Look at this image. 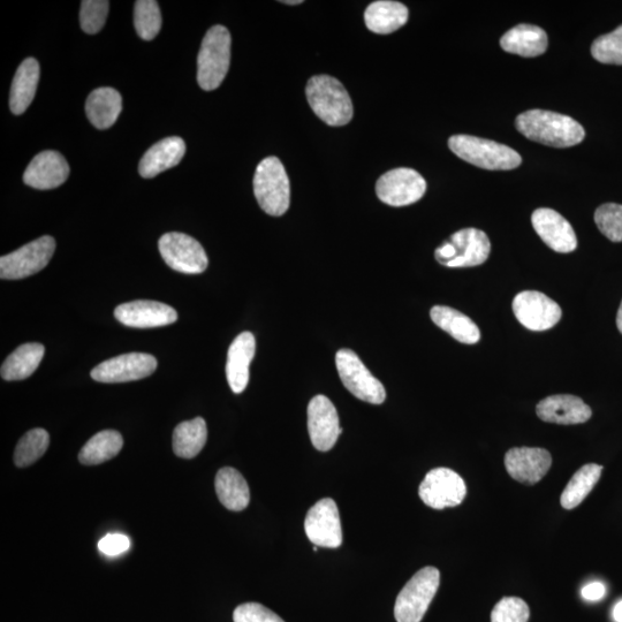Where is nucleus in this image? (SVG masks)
I'll return each mask as SVG.
<instances>
[{"mask_svg": "<svg viewBox=\"0 0 622 622\" xmlns=\"http://www.w3.org/2000/svg\"><path fill=\"white\" fill-rule=\"evenodd\" d=\"M517 130L527 139L545 146L570 148L581 143L586 136L578 121L560 113L530 110L515 120Z\"/></svg>", "mask_w": 622, "mask_h": 622, "instance_id": "nucleus-1", "label": "nucleus"}, {"mask_svg": "<svg viewBox=\"0 0 622 622\" xmlns=\"http://www.w3.org/2000/svg\"><path fill=\"white\" fill-rule=\"evenodd\" d=\"M307 100L315 115L329 126H344L353 118V103L343 83L329 75L308 81Z\"/></svg>", "mask_w": 622, "mask_h": 622, "instance_id": "nucleus-2", "label": "nucleus"}, {"mask_svg": "<svg viewBox=\"0 0 622 622\" xmlns=\"http://www.w3.org/2000/svg\"><path fill=\"white\" fill-rule=\"evenodd\" d=\"M449 147L465 162L484 170H513L522 163L521 156L512 148L476 136L454 135Z\"/></svg>", "mask_w": 622, "mask_h": 622, "instance_id": "nucleus-3", "label": "nucleus"}, {"mask_svg": "<svg viewBox=\"0 0 622 622\" xmlns=\"http://www.w3.org/2000/svg\"><path fill=\"white\" fill-rule=\"evenodd\" d=\"M231 62V35L224 26L210 28L197 57V82L211 91L222 85Z\"/></svg>", "mask_w": 622, "mask_h": 622, "instance_id": "nucleus-4", "label": "nucleus"}, {"mask_svg": "<svg viewBox=\"0 0 622 622\" xmlns=\"http://www.w3.org/2000/svg\"><path fill=\"white\" fill-rule=\"evenodd\" d=\"M254 194L261 209L270 216H283L290 208V179L283 163L277 157L265 158L257 166Z\"/></svg>", "mask_w": 622, "mask_h": 622, "instance_id": "nucleus-5", "label": "nucleus"}, {"mask_svg": "<svg viewBox=\"0 0 622 622\" xmlns=\"http://www.w3.org/2000/svg\"><path fill=\"white\" fill-rule=\"evenodd\" d=\"M441 573L435 567H424L417 572L398 595L394 617L398 622H421L435 598Z\"/></svg>", "mask_w": 622, "mask_h": 622, "instance_id": "nucleus-6", "label": "nucleus"}, {"mask_svg": "<svg viewBox=\"0 0 622 622\" xmlns=\"http://www.w3.org/2000/svg\"><path fill=\"white\" fill-rule=\"evenodd\" d=\"M491 250L488 235L481 230L465 229L451 235L436 249L439 264L447 268H472L489 259Z\"/></svg>", "mask_w": 622, "mask_h": 622, "instance_id": "nucleus-7", "label": "nucleus"}, {"mask_svg": "<svg viewBox=\"0 0 622 622\" xmlns=\"http://www.w3.org/2000/svg\"><path fill=\"white\" fill-rule=\"evenodd\" d=\"M336 364L341 382L354 397L368 404H383L386 399L384 385L370 373L358 355L344 348L337 353Z\"/></svg>", "mask_w": 622, "mask_h": 622, "instance_id": "nucleus-8", "label": "nucleus"}, {"mask_svg": "<svg viewBox=\"0 0 622 622\" xmlns=\"http://www.w3.org/2000/svg\"><path fill=\"white\" fill-rule=\"evenodd\" d=\"M159 253L174 271L185 275H199L209 265L206 250L199 241L178 232L166 233L158 242Z\"/></svg>", "mask_w": 622, "mask_h": 622, "instance_id": "nucleus-9", "label": "nucleus"}, {"mask_svg": "<svg viewBox=\"0 0 622 622\" xmlns=\"http://www.w3.org/2000/svg\"><path fill=\"white\" fill-rule=\"evenodd\" d=\"M56 241L49 235L29 242L0 259V277L7 280L24 279L43 270L52 259Z\"/></svg>", "mask_w": 622, "mask_h": 622, "instance_id": "nucleus-10", "label": "nucleus"}, {"mask_svg": "<svg viewBox=\"0 0 622 622\" xmlns=\"http://www.w3.org/2000/svg\"><path fill=\"white\" fill-rule=\"evenodd\" d=\"M427 191V182L412 169H396L378 179V199L391 207H406L420 201Z\"/></svg>", "mask_w": 622, "mask_h": 622, "instance_id": "nucleus-11", "label": "nucleus"}, {"mask_svg": "<svg viewBox=\"0 0 622 622\" xmlns=\"http://www.w3.org/2000/svg\"><path fill=\"white\" fill-rule=\"evenodd\" d=\"M419 495L422 502L434 510H444L464 502L467 487L462 477L449 468H436L424 477Z\"/></svg>", "mask_w": 622, "mask_h": 622, "instance_id": "nucleus-12", "label": "nucleus"}, {"mask_svg": "<svg viewBox=\"0 0 622 622\" xmlns=\"http://www.w3.org/2000/svg\"><path fill=\"white\" fill-rule=\"evenodd\" d=\"M156 369L153 355L128 353L98 364L91 370V378L100 383H126L149 377Z\"/></svg>", "mask_w": 622, "mask_h": 622, "instance_id": "nucleus-13", "label": "nucleus"}, {"mask_svg": "<svg viewBox=\"0 0 622 622\" xmlns=\"http://www.w3.org/2000/svg\"><path fill=\"white\" fill-rule=\"evenodd\" d=\"M513 313L528 330L546 331L556 326L563 311L556 301L537 291H525L513 300Z\"/></svg>", "mask_w": 622, "mask_h": 622, "instance_id": "nucleus-14", "label": "nucleus"}, {"mask_svg": "<svg viewBox=\"0 0 622 622\" xmlns=\"http://www.w3.org/2000/svg\"><path fill=\"white\" fill-rule=\"evenodd\" d=\"M306 535L320 548L337 549L343 544V529L335 500L324 498L310 508L305 521Z\"/></svg>", "mask_w": 622, "mask_h": 622, "instance_id": "nucleus-15", "label": "nucleus"}, {"mask_svg": "<svg viewBox=\"0 0 622 622\" xmlns=\"http://www.w3.org/2000/svg\"><path fill=\"white\" fill-rule=\"evenodd\" d=\"M308 431L314 447L328 452L336 445L343 432L335 405L325 396H316L308 405Z\"/></svg>", "mask_w": 622, "mask_h": 622, "instance_id": "nucleus-16", "label": "nucleus"}, {"mask_svg": "<svg viewBox=\"0 0 622 622\" xmlns=\"http://www.w3.org/2000/svg\"><path fill=\"white\" fill-rule=\"evenodd\" d=\"M551 466V454L540 447H514L505 455L507 473L522 484L534 485L540 482Z\"/></svg>", "mask_w": 622, "mask_h": 622, "instance_id": "nucleus-17", "label": "nucleus"}, {"mask_svg": "<svg viewBox=\"0 0 622 622\" xmlns=\"http://www.w3.org/2000/svg\"><path fill=\"white\" fill-rule=\"evenodd\" d=\"M117 320L130 328L153 329L177 322L178 313L165 303L139 300L123 303L115 310Z\"/></svg>", "mask_w": 622, "mask_h": 622, "instance_id": "nucleus-18", "label": "nucleus"}, {"mask_svg": "<svg viewBox=\"0 0 622 622\" xmlns=\"http://www.w3.org/2000/svg\"><path fill=\"white\" fill-rule=\"evenodd\" d=\"M534 230L552 250L557 253H572L578 247L573 227L557 211L541 208L532 216Z\"/></svg>", "mask_w": 622, "mask_h": 622, "instance_id": "nucleus-19", "label": "nucleus"}, {"mask_svg": "<svg viewBox=\"0 0 622 622\" xmlns=\"http://www.w3.org/2000/svg\"><path fill=\"white\" fill-rule=\"evenodd\" d=\"M70 176V165L57 151L47 150L33 158L24 174L27 186L41 191L63 185Z\"/></svg>", "mask_w": 622, "mask_h": 622, "instance_id": "nucleus-20", "label": "nucleus"}, {"mask_svg": "<svg viewBox=\"0 0 622 622\" xmlns=\"http://www.w3.org/2000/svg\"><path fill=\"white\" fill-rule=\"evenodd\" d=\"M537 416L544 422L564 424H580L587 422L593 412L579 397L571 394H557L543 399L536 407Z\"/></svg>", "mask_w": 622, "mask_h": 622, "instance_id": "nucleus-21", "label": "nucleus"}, {"mask_svg": "<svg viewBox=\"0 0 622 622\" xmlns=\"http://www.w3.org/2000/svg\"><path fill=\"white\" fill-rule=\"evenodd\" d=\"M256 352V340L252 332H242L233 340L227 353L226 377L234 393L240 394L249 382V367Z\"/></svg>", "mask_w": 622, "mask_h": 622, "instance_id": "nucleus-22", "label": "nucleus"}, {"mask_svg": "<svg viewBox=\"0 0 622 622\" xmlns=\"http://www.w3.org/2000/svg\"><path fill=\"white\" fill-rule=\"evenodd\" d=\"M186 153L185 141L178 136L166 138L151 147L141 159L140 176L151 179L177 166Z\"/></svg>", "mask_w": 622, "mask_h": 622, "instance_id": "nucleus-23", "label": "nucleus"}, {"mask_svg": "<svg viewBox=\"0 0 622 622\" xmlns=\"http://www.w3.org/2000/svg\"><path fill=\"white\" fill-rule=\"evenodd\" d=\"M500 45L506 52L533 58L543 55L548 49V35L540 27L523 24L508 30Z\"/></svg>", "mask_w": 622, "mask_h": 622, "instance_id": "nucleus-24", "label": "nucleus"}, {"mask_svg": "<svg viewBox=\"0 0 622 622\" xmlns=\"http://www.w3.org/2000/svg\"><path fill=\"white\" fill-rule=\"evenodd\" d=\"M40 81V64L34 58H27L14 75L10 95V108L15 116L24 113L34 101Z\"/></svg>", "mask_w": 622, "mask_h": 622, "instance_id": "nucleus-25", "label": "nucleus"}, {"mask_svg": "<svg viewBox=\"0 0 622 622\" xmlns=\"http://www.w3.org/2000/svg\"><path fill=\"white\" fill-rule=\"evenodd\" d=\"M121 110H123V98L113 88L94 90L86 102L87 117L98 130H108L115 125Z\"/></svg>", "mask_w": 622, "mask_h": 622, "instance_id": "nucleus-26", "label": "nucleus"}, {"mask_svg": "<svg viewBox=\"0 0 622 622\" xmlns=\"http://www.w3.org/2000/svg\"><path fill=\"white\" fill-rule=\"evenodd\" d=\"M430 316L432 322L438 328L449 333L450 336L460 341V343L467 345L479 343L481 339L479 326L470 320L468 316L460 313L459 310L445 306H436L431 309Z\"/></svg>", "mask_w": 622, "mask_h": 622, "instance_id": "nucleus-27", "label": "nucleus"}, {"mask_svg": "<svg viewBox=\"0 0 622 622\" xmlns=\"http://www.w3.org/2000/svg\"><path fill=\"white\" fill-rule=\"evenodd\" d=\"M215 487L219 502L227 510L244 511L250 502V491L245 477L237 469L225 467L216 476Z\"/></svg>", "mask_w": 622, "mask_h": 622, "instance_id": "nucleus-28", "label": "nucleus"}, {"mask_svg": "<svg viewBox=\"0 0 622 622\" xmlns=\"http://www.w3.org/2000/svg\"><path fill=\"white\" fill-rule=\"evenodd\" d=\"M408 14V9L404 4L379 0L368 6L364 12V21L371 32L385 35L405 26Z\"/></svg>", "mask_w": 622, "mask_h": 622, "instance_id": "nucleus-29", "label": "nucleus"}, {"mask_svg": "<svg viewBox=\"0 0 622 622\" xmlns=\"http://www.w3.org/2000/svg\"><path fill=\"white\" fill-rule=\"evenodd\" d=\"M44 346L37 343L21 345L5 360L0 370L5 381H22L32 376L39 368L43 356Z\"/></svg>", "mask_w": 622, "mask_h": 622, "instance_id": "nucleus-30", "label": "nucleus"}, {"mask_svg": "<svg viewBox=\"0 0 622 622\" xmlns=\"http://www.w3.org/2000/svg\"><path fill=\"white\" fill-rule=\"evenodd\" d=\"M207 423L202 417L182 422L173 432V451L182 459H193L206 446Z\"/></svg>", "mask_w": 622, "mask_h": 622, "instance_id": "nucleus-31", "label": "nucleus"}, {"mask_svg": "<svg viewBox=\"0 0 622 622\" xmlns=\"http://www.w3.org/2000/svg\"><path fill=\"white\" fill-rule=\"evenodd\" d=\"M124 446L123 436L115 430H104L91 437L79 453L82 465L95 466L109 461L119 454Z\"/></svg>", "mask_w": 622, "mask_h": 622, "instance_id": "nucleus-32", "label": "nucleus"}, {"mask_svg": "<svg viewBox=\"0 0 622 622\" xmlns=\"http://www.w3.org/2000/svg\"><path fill=\"white\" fill-rule=\"evenodd\" d=\"M602 470L603 467L596 464H589L580 468L568 482L564 492L561 493V506L565 510H573V508L578 507L601 479Z\"/></svg>", "mask_w": 622, "mask_h": 622, "instance_id": "nucleus-33", "label": "nucleus"}, {"mask_svg": "<svg viewBox=\"0 0 622 622\" xmlns=\"http://www.w3.org/2000/svg\"><path fill=\"white\" fill-rule=\"evenodd\" d=\"M50 445V436L44 429H33L22 437L14 452V462L20 468L35 464Z\"/></svg>", "mask_w": 622, "mask_h": 622, "instance_id": "nucleus-34", "label": "nucleus"}, {"mask_svg": "<svg viewBox=\"0 0 622 622\" xmlns=\"http://www.w3.org/2000/svg\"><path fill=\"white\" fill-rule=\"evenodd\" d=\"M136 32L144 41H153L162 28V13L155 0H138L134 9Z\"/></svg>", "mask_w": 622, "mask_h": 622, "instance_id": "nucleus-35", "label": "nucleus"}, {"mask_svg": "<svg viewBox=\"0 0 622 622\" xmlns=\"http://www.w3.org/2000/svg\"><path fill=\"white\" fill-rule=\"evenodd\" d=\"M591 55L602 64L622 65V25L614 32L598 37L591 47Z\"/></svg>", "mask_w": 622, "mask_h": 622, "instance_id": "nucleus-36", "label": "nucleus"}, {"mask_svg": "<svg viewBox=\"0 0 622 622\" xmlns=\"http://www.w3.org/2000/svg\"><path fill=\"white\" fill-rule=\"evenodd\" d=\"M598 230L613 242L622 241V206L616 203L603 204L595 212Z\"/></svg>", "mask_w": 622, "mask_h": 622, "instance_id": "nucleus-37", "label": "nucleus"}, {"mask_svg": "<svg viewBox=\"0 0 622 622\" xmlns=\"http://www.w3.org/2000/svg\"><path fill=\"white\" fill-rule=\"evenodd\" d=\"M108 0H83L80 11V24L83 32L94 35L100 33L108 18Z\"/></svg>", "mask_w": 622, "mask_h": 622, "instance_id": "nucleus-38", "label": "nucleus"}, {"mask_svg": "<svg viewBox=\"0 0 622 622\" xmlns=\"http://www.w3.org/2000/svg\"><path fill=\"white\" fill-rule=\"evenodd\" d=\"M529 606L519 597H505L491 613V622H528Z\"/></svg>", "mask_w": 622, "mask_h": 622, "instance_id": "nucleus-39", "label": "nucleus"}, {"mask_svg": "<svg viewBox=\"0 0 622 622\" xmlns=\"http://www.w3.org/2000/svg\"><path fill=\"white\" fill-rule=\"evenodd\" d=\"M234 622H285L268 608L259 603H246L238 606L233 613Z\"/></svg>", "mask_w": 622, "mask_h": 622, "instance_id": "nucleus-40", "label": "nucleus"}, {"mask_svg": "<svg viewBox=\"0 0 622 622\" xmlns=\"http://www.w3.org/2000/svg\"><path fill=\"white\" fill-rule=\"evenodd\" d=\"M130 546V538L123 534L106 535L102 538L100 543H98V549H100L104 555L110 557L121 555V553H124L130 549Z\"/></svg>", "mask_w": 622, "mask_h": 622, "instance_id": "nucleus-41", "label": "nucleus"}, {"mask_svg": "<svg viewBox=\"0 0 622 622\" xmlns=\"http://www.w3.org/2000/svg\"><path fill=\"white\" fill-rule=\"evenodd\" d=\"M581 595L588 602H598L605 597L606 588L602 582H591L583 587Z\"/></svg>", "mask_w": 622, "mask_h": 622, "instance_id": "nucleus-42", "label": "nucleus"}, {"mask_svg": "<svg viewBox=\"0 0 622 622\" xmlns=\"http://www.w3.org/2000/svg\"><path fill=\"white\" fill-rule=\"evenodd\" d=\"M613 619L616 622H622V601L618 602L613 609Z\"/></svg>", "mask_w": 622, "mask_h": 622, "instance_id": "nucleus-43", "label": "nucleus"}, {"mask_svg": "<svg viewBox=\"0 0 622 622\" xmlns=\"http://www.w3.org/2000/svg\"><path fill=\"white\" fill-rule=\"evenodd\" d=\"M617 326H618V329H619V331H620V333L622 335V302H621L620 308L618 310Z\"/></svg>", "mask_w": 622, "mask_h": 622, "instance_id": "nucleus-44", "label": "nucleus"}, {"mask_svg": "<svg viewBox=\"0 0 622 622\" xmlns=\"http://www.w3.org/2000/svg\"><path fill=\"white\" fill-rule=\"evenodd\" d=\"M284 4H288V5H299L302 4V0H297V2H283Z\"/></svg>", "mask_w": 622, "mask_h": 622, "instance_id": "nucleus-45", "label": "nucleus"}]
</instances>
